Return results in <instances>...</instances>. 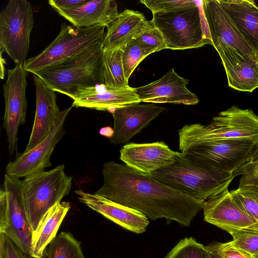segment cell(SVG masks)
Returning a JSON list of instances; mask_svg holds the SVG:
<instances>
[{"instance_id": "obj_1", "label": "cell", "mask_w": 258, "mask_h": 258, "mask_svg": "<svg viewBox=\"0 0 258 258\" xmlns=\"http://www.w3.org/2000/svg\"><path fill=\"white\" fill-rule=\"evenodd\" d=\"M103 184L94 194L136 209L153 221L188 227L204 201L194 199L124 164L103 165Z\"/></svg>"}, {"instance_id": "obj_2", "label": "cell", "mask_w": 258, "mask_h": 258, "mask_svg": "<svg viewBox=\"0 0 258 258\" xmlns=\"http://www.w3.org/2000/svg\"><path fill=\"white\" fill-rule=\"evenodd\" d=\"M212 45L218 53L227 79L258 64V53L246 42L218 0L202 1Z\"/></svg>"}, {"instance_id": "obj_3", "label": "cell", "mask_w": 258, "mask_h": 258, "mask_svg": "<svg viewBox=\"0 0 258 258\" xmlns=\"http://www.w3.org/2000/svg\"><path fill=\"white\" fill-rule=\"evenodd\" d=\"M165 185L194 199L205 201L228 188L235 174L202 166L176 151L175 161L150 174Z\"/></svg>"}, {"instance_id": "obj_4", "label": "cell", "mask_w": 258, "mask_h": 258, "mask_svg": "<svg viewBox=\"0 0 258 258\" xmlns=\"http://www.w3.org/2000/svg\"><path fill=\"white\" fill-rule=\"evenodd\" d=\"M182 153L194 146L224 139H248L258 142V116L250 109L233 105L221 111L207 125H184L178 131Z\"/></svg>"}, {"instance_id": "obj_5", "label": "cell", "mask_w": 258, "mask_h": 258, "mask_svg": "<svg viewBox=\"0 0 258 258\" xmlns=\"http://www.w3.org/2000/svg\"><path fill=\"white\" fill-rule=\"evenodd\" d=\"M200 2L194 6L153 14L151 22L162 35L166 48L184 50L213 45Z\"/></svg>"}, {"instance_id": "obj_6", "label": "cell", "mask_w": 258, "mask_h": 258, "mask_svg": "<svg viewBox=\"0 0 258 258\" xmlns=\"http://www.w3.org/2000/svg\"><path fill=\"white\" fill-rule=\"evenodd\" d=\"M102 43L60 64L33 72L55 92L73 98L79 88L101 84Z\"/></svg>"}, {"instance_id": "obj_7", "label": "cell", "mask_w": 258, "mask_h": 258, "mask_svg": "<svg viewBox=\"0 0 258 258\" xmlns=\"http://www.w3.org/2000/svg\"><path fill=\"white\" fill-rule=\"evenodd\" d=\"M64 168L59 165L21 180L24 205L33 232L47 211L70 193L73 177L66 173Z\"/></svg>"}, {"instance_id": "obj_8", "label": "cell", "mask_w": 258, "mask_h": 258, "mask_svg": "<svg viewBox=\"0 0 258 258\" xmlns=\"http://www.w3.org/2000/svg\"><path fill=\"white\" fill-rule=\"evenodd\" d=\"M105 28H77L62 23L55 38L41 52L26 61L23 65L25 70L33 73L87 52L103 43Z\"/></svg>"}, {"instance_id": "obj_9", "label": "cell", "mask_w": 258, "mask_h": 258, "mask_svg": "<svg viewBox=\"0 0 258 258\" xmlns=\"http://www.w3.org/2000/svg\"><path fill=\"white\" fill-rule=\"evenodd\" d=\"M183 153L208 168L235 174L258 157V142L248 139H224L194 146Z\"/></svg>"}, {"instance_id": "obj_10", "label": "cell", "mask_w": 258, "mask_h": 258, "mask_svg": "<svg viewBox=\"0 0 258 258\" xmlns=\"http://www.w3.org/2000/svg\"><path fill=\"white\" fill-rule=\"evenodd\" d=\"M34 26L33 8L26 0H10L0 13V46L15 65H24Z\"/></svg>"}, {"instance_id": "obj_11", "label": "cell", "mask_w": 258, "mask_h": 258, "mask_svg": "<svg viewBox=\"0 0 258 258\" xmlns=\"http://www.w3.org/2000/svg\"><path fill=\"white\" fill-rule=\"evenodd\" d=\"M0 233L30 256L33 231L24 205L21 180L7 174L0 190Z\"/></svg>"}, {"instance_id": "obj_12", "label": "cell", "mask_w": 258, "mask_h": 258, "mask_svg": "<svg viewBox=\"0 0 258 258\" xmlns=\"http://www.w3.org/2000/svg\"><path fill=\"white\" fill-rule=\"evenodd\" d=\"M28 73L23 65H15L14 68L8 70L7 79L3 85L5 111L3 125L7 134L8 150L11 155L17 151L19 127L25 122Z\"/></svg>"}, {"instance_id": "obj_13", "label": "cell", "mask_w": 258, "mask_h": 258, "mask_svg": "<svg viewBox=\"0 0 258 258\" xmlns=\"http://www.w3.org/2000/svg\"><path fill=\"white\" fill-rule=\"evenodd\" d=\"M73 106L61 110V113L49 134L31 150L24 152L6 167V174L20 178L44 171L51 166L50 158L58 142L65 134L63 124L66 118Z\"/></svg>"}, {"instance_id": "obj_14", "label": "cell", "mask_w": 258, "mask_h": 258, "mask_svg": "<svg viewBox=\"0 0 258 258\" xmlns=\"http://www.w3.org/2000/svg\"><path fill=\"white\" fill-rule=\"evenodd\" d=\"M188 83V80L179 76L171 69L160 79L135 88L141 102L197 104L199 99L187 88Z\"/></svg>"}, {"instance_id": "obj_15", "label": "cell", "mask_w": 258, "mask_h": 258, "mask_svg": "<svg viewBox=\"0 0 258 258\" xmlns=\"http://www.w3.org/2000/svg\"><path fill=\"white\" fill-rule=\"evenodd\" d=\"M75 193L81 202L122 228L137 234L146 231L149 219L139 211L81 189Z\"/></svg>"}, {"instance_id": "obj_16", "label": "cell", "mask_w": 258, "mask_h": 258, "mask_svg": "<svg viewBox=\"0 0 258 258\" xmlns=\"http://www.w3.org/2000/svg\"><path fill=\"white\" fill-rule=\"evenodd\" d=\"M204 220L224 230L244 229L258 224L233 200L228 188L204 201Z\"/></svg>"}, {"instance_id": "obj_17", "label": "cell", "mask_w": 258, "mask_h": 258, "mask_svg": "<svg viewBox=\"0 0 258 258\" xmlns=\"http://www.w3.org/2000/svg\"><path fill=\"white\" fill-rule=\"evenodd\" d=\"M166 110L154 103H133L111 111L114 120L113 134L110 139L113 144H123L145 128Z\"/></svg>"}, {"instance_id": "obj_18", "label": "cell", "mask_w": 258, "mask_h": 258, "mask_svg": "<svg viewBox=\"0 0 258 258\" xmlns=\"http://www.w3.org/2000/svg\"><path fill=\"white\" fill-rule=\"evenodd\" d=\"M176 151L163 142L148 143H130L120 150L119 159L127 166L150 175L153 172L172 164Z\"/></svg>"}, {"instance_id": "obj_19", "label": "cell", "mask_w": 258, "mask_h": 258, "mask_svg": "<svg viewBox=\"0 0 258 258\" xmlns=\"http://www.w3.org/2000/svg\"><path fill=\"white\" fill-rule=\"evenodd\" d=\"M33 80L36 91V110L25 152L33 149L47 137L61 112L56 103L55 92L34 74Z\"/></svg>"}, {"instance_id": "obj_20", "label": "cell", "mask_w": 258, "mask_h": 258, "mask_svg": "<svg viewBox=\"0 0 258 258\" xmlns=\"http://www.w3.org/2000/svg\"><path fill=\"white\" fill-rule=\"evenodd\" d=\"M72 99L74 100L72 105L73 107L110 112L117 108L141 102L135 88L129 86L110 89L102 84L78 88Z\"/></svg>"}, {"instance_id": "obj_21", "label": "cell", "mask_w": 258, "mask_h": 258, "mask_svg": "<svg viewBox=\"0 0 258 258\" xmlns=\"http://www.w3.org/2000/svg\"><path fill=\"white\" fill-rule=\"evenodd\" d=\"M57 12L77 28H107L119 14L117 5L113 0L89 1L75 10Z\"/></svg>"}, {"instance_id": "obj_22", "label": "cell", "mask_w": 258, "mask_h": 258, "mask_svg": "<svg viewBox=\"0 0 258 258\" xmlns=\"http://www.w3.org/2000/svg\"><path fill=\"white\" fill-rule=\"evenodd\" d=\"M246 42L258 53V6L252 0H218Z\"/></svg>"}, {"instance_id": "obj_23", "label": "cell", "mask_w": 258, "mask_h": 258, "mask_svg": "<svg viewBox=\"0 0 258 258\" xmlns=\"http://www.w3.org/2000/svg\"><path fill=\"white\" fill-rule=\"evenodd\" d=\"M147 20L143 14L132 10L119 13L116 19L107 28L102 43L103 49L120 48L136 38L144 30Z\"/></svg>"}, {"instance_id": "obj_24", "label": "cell", "mask_w": 258, "mask_h": 258, "mask_svg": "<svg viewBox=\"0 0 258 258\" xmlns=\"http://www.w3.org/2000/svg\"><path fill=\"white\" fill-rule=\"evenodd\" d=\"M70 209V203L60 202L44 215L32 234L30 257H43L46 247L56 236L58 230Z\"/></svg>"}, {"instance_id": "obj_25", "label": "cell", "mask_w": 258, "mask_h": 258, "mask_svg": "<svg viewBox=\"0 0 258 258\" xmlns=\"http://www.w3.org/2000/svg\"><path fill=\"white\" fill-rule=\"evenodd\" d=\"M120 48L103 50L101 66V84L110 89L129 87L124 76Z\"/></svg>"}, {"instance_id": "obj_26", "label": "cell", "mask_w": 258, "mask_h": 258, "mask_svg": "<svg viewBox=\"0 0 258 258\" xmlns=\"http://www.w3.org/2000/svg\"><path fill=\"white\" fill-rule=\"evenodd\" d=\"M47 258H84L81 243L70 232H61L49 245Z\"/></svg>"}, {"instance_id": "obj_27", "label": "cell", "mask_w": 258, "mask_h": 258, "mask_svg": "<svg viewBox=\"0 0 258 258\" xmlns=\"http://www.w3.org/2000/svg\"><path fill=\"white\" fill-rule=\"evenodd\" d=\"M152 53L154 52L151 49L137 38L126 45L123 50L122 61L124 76L127 80L138 64Z\"/></svg>"}, {"instance_id": "obj_28", "label": "cell", "mask_w": 258, "mask_h": 258, "mask_svg": "<svg viewBox=\"0 0 258 258\" xmlns=\"http://www.w3.org/2000/svg\"><path fill=\"white\" fill-rule=\"evenodd\" d=\"M233 200L249 216L258 221V186H238L230 191Z\"/></svg>"}, {"instance_id": "obj_29", "label": "cell", "mask_w": 258, "mask_h": 258, "mask_svg": "<svg viewBox=\"0 0 258 258\" xmlns=\"http://www.w3.org/2000/svg\"><path fill=\"white\" fill-rule=\"evenodd\" d=\"M164 258H206L205 245L192 237L181 239Z\"/></svg>"}, {"instance_id": "obj_30", "label": "cell", "mask_w": 258, "mask_h": 258, "mask_svg": "<svg viewBox=\"0 0 258 258\" xmlns=\"http://www.w3.org/2000/svg\"><path fill=\"white\" fill-rule=\"evenodd\" d=\"M224 230L232 236L231 241L235 247L252 255L258 253V233L232 228Z\"/></svg>"}, {"instance_id": "obj_31", "label": "cell", "mask_w": 258, "mask_h": 258, "mask_svg": "<svg viewBox=\"0 0 258 258\" xmlns=\"http://www.w3.org/2000/svg\"><path fill=\"white\" fill-rule=\"evenodd\" d=\"M154 52L166 48V43L159 30L154 26L151 21H147L143 32L136 38Z\"/></svg>"}, {"instance_id": "obj_32", "label": "cell", "mask_w": 258, "mask_h": 258, "mask_svg": "<svg viewBox=\"0 0 258 258\" xmlns=\"http://www.w3.org/2000/svg\"><path fill=\"white\" fill-rule=\"evenodd\" d=\"M140 2L145 5L152 13L171 11L181 8L194 6L198 1L191 0H142Z\"/></svg>"}, {"instance_id": "obj_33", "label": "cell", "mask_w": 258, "mask_h": 258, "mask_svg": "<svg viewBox=\"0 0 258 258\" xmlns=\"http://www.w3.org/2000/svg\"><path fill=\"white\" fill-rule=\"evenodd\" d=\"M14 242L0 233V258H29Z\"/></svg>"}, {"instance_id": "obj_34", "label": "cell", "mask_w": 258, "mask_h": 258, "mask_svg": "<svg viewBox=\"0 0 258 258\" xmlns=\"http://www.w3.org/2000/svg\"><path fill=\"white\" fill-rule=\"evenodd\" d=\"M241 175L239 186L254 184L258 186V157L250 163L244 166L235 173Z\"/></svg>"}, {"instance_id": "obj_35", "label": "cell", "mask_w": 258, "mask_h": 258, "mask_svg": "<svg viewBox=\"0 0 258 258\" xmlns=\"http://www.w3.org/2000/svg\"><path fill=\"white\" fill-rule=\"evenodd\" d=\"M217 249L222 258H254L245 251L235 247L232 241L216 242Z\"/></svg>"}, {"instance_id": "obj_36", "label": "cell", "mask_w": 258, "mask_h": 258, "mask_svg": "<svg viewBox=\"0 0 258 258\" xmlns=\"http://www.w3.org/2000/svg\"><path fill=\"white\" fill-rule=\"evenodd\" d=\"M88 0H50L49 5L56 12L75 10L87 3Z\"/></svg>"}, {"instance_id": "obj_37", "label": "cell", "mask_w": 258, "mask_h": 258, "mask_svg": "<svg viewBox=\"0 0 258 258\" xmlns=\"http://www.w3.org/2000/svg\"><path fill=\"white\" fill-rule=\"evenodd\" d=\"M206 258H222L219 253L216 242H213L205 246Z\"/></svg>"}, {"instance_id": "obj_38", "label": "cell", "mask_w": 258, "mask_h": 258, "mask_svg": "<svg viewBox=\"0 0 258 258\" xmlns=\"http://www.w3.org/2000/svg\"><path fill=\"white\" fill-rule=\"evenodd\" d=\"M100 134L110 139L113 134V129L110 126L102 128L99 132Z\"/></svg>"}, {"instance_id": "obj_39", "label": "cell", "mask_w": 258, "mask_h": 258, "mask_svg": "<svg viewBox=\"0 0 258 258\" xmlns=\"http://www.w3.org/2000/svg\"><path fill=\"white\" fill-rule=\"evenodd\" d=\"M253 256L254 257V258H258V253L254 255H253Z\"/></svg>"}]
</instances>
